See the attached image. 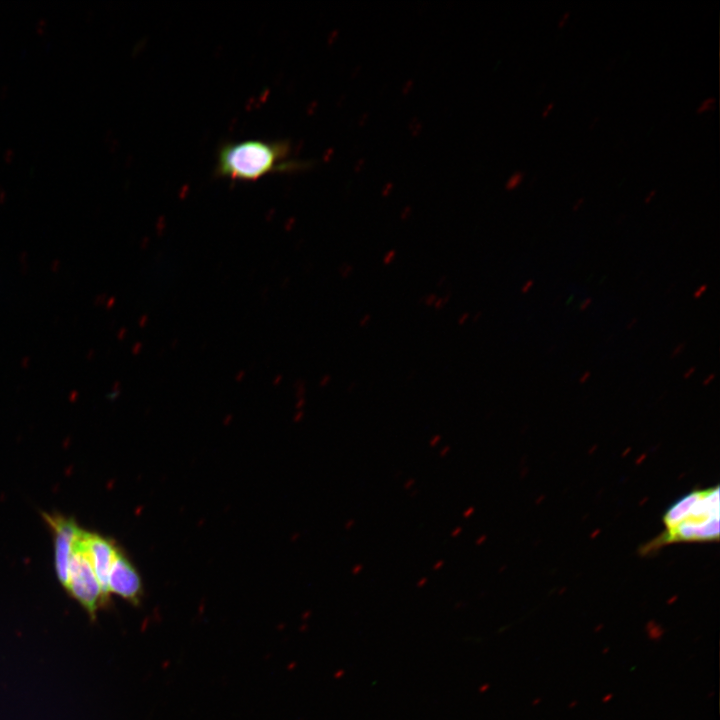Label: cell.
Returning a JSON list of instances; mask_svg holds the SVG:
<instances>
[{
    "label": "cell",
    "instance_id": "1",
    "mask_svg": "<svg viewBox=\"0 0 720 720\" xmlns=\"http://www.w3.org/2000/svg\"><path fill=\"white\" fill-rule=\"evenodd\" d=\"M290 154L288 140L224 142L217 150L214 175L233 181H257L273 173H292L311 167L310 161L292 159Z\"/></svg>",
    "mask_w": 720,
    "mask_h": 720
},
{
    "label": "cell",
    "instance_id": "2",
    "mask_svg": "<svg viewBox=\"0 0 720 720\" xmlns=\"http://www.w3.org/2000/svg\"><path fill=\"white\" fill-rule=\"evenodd\" d=\"M719 512V487L700 490L687 517L656 537L647 545L646 551L678 542L717 541L720 535Z\"/></svg>",
    "mask_w": 720,
    "mask_h": 720
},
{
    "label": "cell",
    "instance_id": "3",
    "mask_svg": "<svg viewBox=\"0 0 720 720\" xmlns=\"http://www.w3.org/2000/svg\"><path fill=\"white\" fill-rule=\"evenodd\" d=\"M84 529L77 538L70 559L69 580L66 591L86 611L88 616L96 619L98 611L108 601L103 595L101 586L87 555L84 543Z\"/></svg>",
    "mask_w": 720,
    "mask_h": 720
},
{
    "label": "cell",
    "instance_id": "4",
    "mask_svg": "<svg viewBox=\"0 0 720 720\" xmlns=\"http://www.w3.org/2000/svg\"><path fill=\"white\" fill-rule=\"evenodd\" d=\"M43 518L53 535L54 566L57 579L66 589L71 555L75 542L83 529L75 519L60 513H43Z\"/></svg>",
    "mask_w": 720,
    "mask_h": 720
},
{
    "label": "cell",
    "instance_id": "5",
    "mask_svg": "<svg viewBox=\"0 0 720 720\" xmlns=\"http://www.w3.org/2000/svg\"><path fill=\"white\" fill-rule=\"evenodd\" d=\"M108 590L133 605H138L143 595L140 575L119 547L108 574Z\"/></svg>",
    "mask_w": 720,
    "mask_h": 720
},
{
    "label": "cell",
    "instance_id": "6",
    "mask_svg": "<svg viewBox=\"0 0 720 720\" xmlns=\"http://www.w3.org/2000/svg\"><path fill=\"white\" fill-rule=\"evenodd\" d=\"M84 543L103 595L110 601L108 574L119 546L112 539L87 530L84 531Z\"/></svg>",
    "mask_w": 720,
    "mask_h": 720
},
{
    "label": "cell",
    "instance_id": "7",
    "mask_svg": "<svg viewBox=\"0 0 720 720\" xmlns=\"http://www.w3.org/2000/svg\"><path fill=\"white\" fill-rule=\"evenodd\" d=\"M645 631L647 633V637L651 641H655V642L661 640V638L664 636V633H665V630L662 627V625L657 623L655 620H650L646 623Z\"/></svg>",
    "mask_w": 720,
    "mask_h": 720
},
{
    "label": "cell",
    "instance_id": "8",
    "mask_svg": "<svg viewBox=\"0 0 720 720\" xmlns=\"http://www.w3.org/2000/svg\"><path fill=\"white\" fill-rule=\"evenodd\" d=\"M525 174L522 171H515L513 172L507 179L505 183V188L507 190H514L517 187L521 185V183L524 180Z\"/></svg>",
    "mask_w": 720,
    "mask_h": 720
},
{
    "label": "cell",
    "instance_id": "9",
    "mask_svg": "<svg viewBox=\"0 0 720 720\" xmlns=\"http://www.w3.org/2000/svg\"><path fill=\"white\" fill-rule=\"evenodd\" d=\"M716 106V98L714 96H708L704 98L696 107V113L702 114L709 110L714 109Z\"/></svg>",
    "mask_w": 720,
    "mask_h": 720
},
{
    "label": "cell",
    "instance_id": "10",
    "mask_svg": "<svg viewBox=\"0 0 720 720\" xmlns=\"http://www.w3.org/2000/svg\"><path fill=\"white\" fill-rule=\"evenodd\" d=\"M451 299V293L447 292L445 295L438 297L435 301L433 307L436 311L442 310Z\"/></svg>",
    "mask_w": 720,
    "mask_h": 720
},
{
    "label": "cell",
    "instance_id": "11",
    "mask_svg": "<svg viewBox=\"0 0 720 720\" xmlns=\"http://www.w3.org/2000/svg\"><path fill=\"white\" fill-rule=\"evenodd\" d=\"M397 257V250L396 249H389L383 256L382 262L384 265L388 266L391 265Z\"/></svg>",
    "mask_w": 720,
    "mask_h": 720
},
{
    "label": "cell",
    "instance_id": "12",
    "mask_svg": "<svg viewBox=\"0 0 720 720\" xmlns=\"http://www.w3.org/2000/svg\"><path fill=\"white\" fill-rule=\"evenodd\" d=\"M339 272L342 278L347 279L353 274L354 267L352 264L345 262L340 267Z\"/></svg>",
    "mask_w": 720,
    "mask_h": 720
},
{
    "label": "cell",
    "instance_id": "13",
    "mask_svg": "<svg viewBox=\"0 0 720 720\" xmlns=\"http://www.w3.org/2000/svg\"><path fill=\"white\" fill-rule=\"evenodd\" d=\"M437 298L435 293H429L422 298V303L427 307H432Z\"/></svg>",
    "mask_w": 720,
    "mask_h": 720
},
{
    "label": "cell",
    "instance_id": "14",
    "mask_svg": "<svg viewBox=\"0 0 720 720\" xmlns=\"http://www.w3.org/2000/svg\"><path fill=\"white\" fill-rule=\"evenodd\" d=\"M570 15H571L570 10H565L558 19V22H557L558 27H560V28L564 27L565 24L567 23V21L569 20Z\"/></svg>",
    "mask_w": 720,
    "mask_h": 720
},
{
    "label": "cell",
    "instance_id": "15",
    "mask_svg": "<svg viewBox=\"0 0 720 720\" xmlns=\"http://www.w3.org/2000/svg\"><path fill=\"white\" fill-rule=\"evenodd\" d=\"M686 348L685 342L678 343L672 350L670 357L676 358L678 357Z\"/></svg>",
    "mask_w": 720,
    "mask_h": 720
},
{
    "label": "cell",
    "instance_id": "16",
    "mask_svg": "<svg viewBox=\"0 0 720 720\" xmlns=\"http://www.w3.org/2000/svg\"><path fill=\"white\" fill-rule=\"evenodd\" d=\"M555 103L553 101L548 102L541 111V116L546 118L554 109Z\"/></svg>",
    "mask_w": 720,
    "mask_h": 720
},
{
    "label": "cell",
    "instance_id": "17",
    "mask_svg": "<svg viewBox=\"0 0 720 720\" xmlns=\"http://www.w3.org/2000/svg\"><path fill=\"white\" fill-rule=\"evenodd\" d=\"M707 287H708L707 284L700 285L693 293V297L695 299H699L706 292Z\"/></svg>",
    "mask_w": 720,
    "mask_h": 720
},
{
    "label": "cell",
    "instance_id": "18",
    "mask_svg": "<svg viewBox=\"0 0 720 720\" xmlns=\"http://www.w3.org/2000/svg\"><path fill=\"white\" fill-rule=\"evenodd\" d=\"M371 320H372L371 314L366 313L361 317V319L359 321V326L362 328L366 327L371 322Z\"/></svg>",
    "mask_w": 720,
    "mask_h": 720
},
{
    "label": "cell",
    "instance_id": "19",
    "mask_svg": "<svg viewBox=\"0 0 720 720\" xmlns=\"http://www.w3.org/2000/svg\"><path fill=\"white\" fill-rule=\"evenodd\" d=\"M533 284H534V281L532 279L527 280L520 289L521 293H523V294L528 293L530 291V289L532 288Z\"/></svg>",
    "mask_w": 720,
    "mask_h": 720
},
{
    "label": "cell",
    "instance_id": "20",
    "mask_svg": "<svg viewBox=\"0 0 720 720\" xmlns=\"http://www.w3.org/2000/svg\"><path fill=\"white\" fill-rule=\"evenodd\" d=\"M656 194H657L656 189L649 190L644 197V203H646V204L650 203L653 200V198L656 196Z\"/></svg>",
    "mask_w": 720,
    "mask_h": 720
},
{
    "label": "cell",
    "instance_id": "21",
    "mask_svg": "<svg viewBox=\"0 0 720 720\" xmlns=\"http://www.w3.org/2000/svg\"><path fill=\"white\" fill-rule=\"evenodd\" d=\"M584 203H585L584 197L577 198L572 205V210L573 211L579 210L583 206Z\"/></svg>",
    "mask_w": 720,
    "mask_h": 720
},
{
    "label": "cell",
    "instance_id": "22",
    "mask_svg": "<svg viewBox=\"0 0 720 720\" xmlns=\"http://www.w3.org/2000/svg\"><path fill=\"white\" fill-rule=\"evenodd\" d=\"M470 314L469 312H463L457 319V324L459 326L464 325L469 320Z\"/></svg>",
    "mask_w": 720,
    "mask_h": 720
},
{
    "label": "cell",
    "instance_id": "23",
    "mask_svg": "<svg viewBox=\"0 0 720 720\" xmlns=\"http://www.w3.org/2000/svg\"><path fill=\"white\" fill-rule=\"evenodd\" d=\"M592 301H593V299H592L591 297L585 298V299L581 302L579 309H580L581 311L586 310V309L592 304Z\"/></svg>",
    "mask_w": 720,
    "mask_h": 720
},
{
    "label": "cell",
    "instance_id": "24",
    "mask_svg": "<svg viewBox=\"0 0 720 720\" xmlns=\"http://www.w3.org/2000/svg\"><path fill=\"white\" fill-rule=\"evenodd\" d=\"M695 371H696V367H695V366H692V367L688 368V369L684 372L683 378H684V379L690 378V377L695 373Z\"/></svg>",
    "mask_w": 720,
    "mask_h": 720
},
{
    "label": "cell",
    "instance_id": "25",
    "mask_svg": "<svg viewBox=\"0 0 720 720\" xmlns=\"http://www.w3.org/2000/svg\"><path fill=\"white\" fill-rule=\"evenodd\" d=\"M714 379H715L714 373L708 374L707 377L703 380V385L704 386L709 385Z\"/></svg>",
    "mask_w": 720,
    "mask_h": 720
},
{
    "label": "cell",
    "instance_id": "26",
    "mask_svg": "<svg viewBox=\"0 0 720 720\" xmlns=\"http://www.w3.org/2000/svg\"><path fill=\"white\" fill-rule=\"evenodd\" d=\"M591 376L590 371H585L579 378L580 383H585Z\"/></svg>",
    "mask_w": 720,
    "mask_h": 720
},
{
    "label": "cell",
    "instance_id": "27",
    "mask_svg": "<svg viewBox=\"0 0 720 720\" xmlns=\"http://www.w3.org/2000/svg\"><path fill=\"white\" fill-rule=\"evenodd\" d=\"M410 213H411V208H410V207H406V208L402 211V213H401V216H400L401 219H402V220L407 219V218L410 216Z\"/></svg>",
    "mask_w": 720,
    "mask_h": 720
},
{
    "label": "cell",
    "instance_id": "28",
    "mask_svg": "<svg viewBox=\"0 0 720 720\" xmlns=\"http://www.w3.org/2000/svg\"><path fill=\"white\" fill-rule=\"evenodd\" d=\"M637 321H638L637 318L631 319V320L629 321V323L626 325V328H627V329L633 328V327L636 325Z\"/></svg>",
    "mask_w": 720,
    "mask_h": 720
},
{
    "label": "cell",
    "instance_id": "29",
    "mask_svg": "<svg viewBox=\"0 0 720 720\" xmlns=\"http://www.w3.org/2000/svg\"><path fill=\"white\" fill-rule=\"evenodd\" d=\"M612 698H613V694H612V693H608V694H606L605 696H603L602 702H603V703H607V702H609Z\"/></svg>",
    "mask_w": 720,
    "mask_h": 720
},
{
    "label": "cell",
    "instance_id": "30",
    "mask_svg": "<svg viewBox=\"0 0 720 720\" xmlns=\"http://www.w3.org/2000/svg\"><path fill=\"white\" fill-rule=\"evenodd\" d=\"M447 277L444 275L440 277L437 281V286H442L446 282Z\"/></svg>",
    "mask_w": 720,
    "mask_h": 720
},
{
    "label": "cell",
    "instance_id": "31",
    "mask_svg": "<svg viewBox=\"0 0 720 720\" xmlns=\"http://www.w3.org/2000/svg\"><path fill=\"white\" fill-rule=\"evenodd\" d=\"M481 317H482V312H481V311H478V312L473 316V321H474V322H478V321L481 319Z\"/></svg>",
    "mask_w": 720,
    "mask_h": 720
},
{
    "label": "cell",
    "instance_id": "32",
    "mask_svg": "<svg viewBox=\"0 0 720 720\" xmlns=\"http://www.w3.org/2000/svg\"><path fill=\"white\" fill-rule=\"evenodd\" d=\"M541 701H542V698H541V697H536V698H534V699L532 700V703H531V704H532V706H537V705H539V704L541 703Z\"/></svg>",
    "mask_w": 720,
    "mask_h": 720
},
{
    "label": "cell",
    "instance_id": "33",
    "mask_svg": "<svg viewBox=\"0 0 720 720\" xmlns=\"http://www.w3.org/2000/svg\"><path fill=\"white\" fill-rule=\"evenodd\" d=\"M577 704H578V701H577V700H573V701H571V702L568 704V708H569V709H573V708H575V707L577 706Z\"/></svg>",
    "mask_w": 720,
    "mask_h": 720
},
{
    "label": "cell",
    "instance_id": "34",
    "mask_svg": "<svg viewBox=\"0 0 720 720\" xmlns=\"http://www.w3.org/2000/svg\"><path fill=\"white\" fill-rule=\"evenodd\" d=\"M602 628H603V624H599L598 626H596V627L594 628V632H595V633H599V632L602 630Z\"/></svg>",
    "mask_w": 720,
    "mask_h": 720
},
{
    "label": "cell",
    "instance_id": "35",
    "mask_svg": "<svg viewBox=\"0 0 720 720\" xmlns=\"http://www.w3.org/2000/svg\"><path fill=\"white\" fill-rule=\"evenodd\" d=\"M598 119H599L598 117H594V118L591 120L590 127H591V126L593 127V126L595 125V123L598 121Z\"/></svg>",
    "mask_w": 720,
    "mask_h": 720
},
{
    "label": "cell",
    "instance_id": "36",
    "mask_svg": "<svg viewBox=\"0 0 720 720\" xmlns=\"http://www.w3.org/2000/svg\"><path fill=\"white\" fill-rule=\"evenodd\" d=\"M357 386L356 382L350 383L348 391L353 390Z\"/></svg>",
    "mask_w": 720,
    "mask_h": 720
},
{
    "label": "cell",
    "instance_id": "37",
    "mask_svg": "<svg viewBox=\"0 0 720 720\" xmlns=\"http://www.w3.org/2000/svg\"><path fill=\"white\" fill-rule=\"evenodd\" d=\"M609 651H610V648L606 646V647L603 648L602 654L605 655V654H607Z\"/></svg>",
    "mask_w": 720,
    "mask_h": 720
},
{
    "label": "cell",
    "instance_id": "38",
    "mask_svg": "<svg viewBox=\"0 0 720 720\" xmlns=\"http://www.w3.org/2000/svg\"><path fill=\"white\" fill-rule=\"evenodd\" d=\"M471 511H473V509H472V508H470V509H469V510L467 511L468 513L464 514V516H466V517H467L468 515H470V514L472 513Z\"/></svg>",
    "mask_w": 720,
    "mask_h": 720
},
{
    "label": "cell",
    "instance_id": "39",
    "mask_svg": "<svg viewBox=\"0 0 720 720\" xmlns=\"http://www.w3.org/2000/svg\"><path fill=\"white\" fill-rule=\"evenodd\" d=\"M713 695H714V692L709 693L708 698L713 697Z\"/></svg>",
    "mask_w": 720,
    "mask_h": 720
}]
</instances>
